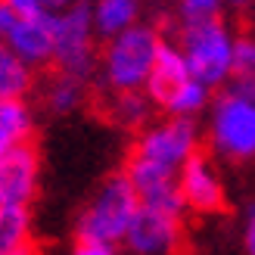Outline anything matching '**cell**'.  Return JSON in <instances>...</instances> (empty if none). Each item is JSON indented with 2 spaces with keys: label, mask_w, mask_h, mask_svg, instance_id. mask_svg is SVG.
<instances>
[{
  "label": "cell",
  "mask_w": 255,
  "mask_h": 255,
  "mask_svg": "<svg viewBox=\"0 0 255 255\" xmlns=\"http://www.w3.org/2000/svg\"><path fill=\"white\" fill-rule=\"evenodd\" d=\"M31 215L28 206H0V255L28 252Z\"/></svg>",
  "instance_id": "obj_16"
},
{
  "label": "cell",
  "mask_w": 255,
  "mask_h": 255,
  "mask_svg": "<svg viewBox=\"0 0 255 255\" xmlns=\"http://www.w3.org/2000/svg\"><path fill=\"white\" fill-rule=\"evenodd\" d=\"M31 84H34V66L0 41V97L3 100L28 97Z\"/></svg>",
  "instance_id": "obj_15"
},
{
  "label": "cell",
  "mask_w": 255,
  "mask_h": 255,
  "mask_svg": "<svg viewBox=\"0 0 255 255\" xmlns=\"http://www.w3.org/2000/svg\"><path fill=\"white\" fill-rule=\"evenodd\" d=\"M255 3V0H224V6H231V9H249Z\"/></svg>",
  "instance_id": "obj_27"
},
{
  "label": "cell",
  "mask_w": 255,
  "mask_h": 255,
  "mask_svg": "<svg viewBox=\"0 0 255 255\" xmlns=\"http://www.w3.org/2000/svg\"><path fill=\"white\" fill-rule=\"evenodd\" d=\"M94 28L100 41H109L122 31H128L131 25L140 22L143 16V0H94Z\"/></svg>",
  "instance_id": "obj_13"
},
{
  "label": "cell",
  "mask_w": 255,
  "mask_h": 255,
  "mask_svg": "<svg viewBox=\"0 0 255 255\" xmlns=\"http://www.w3.org/2000/svg\"><path fill=\"white\" fill-rule=\"evenodd\" d=\"M162 41H165L162 31L146 22H137L128 31L103 41L106 47L100 53V84L109 94L143 91Z\"/></svg>",
  "instance_id": "obj_2"
},
{
  "label": "cell",
  "mask_w": 255,
  "mask_h": 255,
  "mask_svg": "<svg viewBox=\"0 0 255 255\" xmlns=\"http://www.w3.org/2000/svg\"><path fill=\"white\" fill-rule=\"evenodd\" d=\"M224 0H177V19L181 22H196V19H212L221 16Z\"/></svg>",
  "instance_id": "obj_21"
},
{
  "label": "cell",
  "mask_w": 255,
  "mask_h": 255,
  "mask_svg": "<svg viewBox=\"0 0 255 255\" xmlns=\"http://www.w3.org/2000/svg\"><path fill=\"white\" fill-rule=\"evenodd\" d=\"M125 174L131 177V184L140 196V206H152V209H165L174 215L187 212V202L181 193V181L177 171L168 165H159L140 152H131V159L125 165Z\"/></svg>",
  "instance_id": "obj_8"
},
{
  "label": "cell",
  "mask_w": 255,
  "mask_h": 255,
  "mask_svg": "<svg viewBox=\"0 0 255 255\" xmlns=\"http://www.w3.org/2000/svg\"><path fill=\"white\" fill-rule=\"evenodd\" d=\"M9 50L31 62L34 69L53 62V44H56V12H41V16H19L12 31L3 41Z\"/></svg>",
  "instance_id": "obj_11"
},
{
  "label": "cell",
  "mask_w": 255,
  "mask_h": 255,
  "mask_svg": "<svg viewBox=\"0 0 255 255\" xmlns=\"http://www.w3.org/2000/svg\"><path fill=\"white\" fill-rule=\"evenodd\" d=\"M181 237H184V215L137 206L125 234V246L134 255H171L181 246Z\"/></svg>",
  "instance_id": "obj_7"
},
{
  "label": "cell",
  "mask_w": 255,
  "mask_h": 255,
  "mask_svg": "<svg viewBox=\"0 0 255 255\" xmlns=\"http://www.w3.org/2000/svg\"><path fill=\"white\" fill-rule=\"evenodd\" d=\"M97 28H94V9L87 0H75L72 6L56 12V44H53V66L59 72L78 75L91 81L100 69L97 53Z\"/></svg>",
  "instance_id": "obj_5"
},
{
  "label": "cell",
  "mask_w": 255,
  "mask_h": 255,
  "mask_svg": "<svg viewBox=\"0 0 255 255\" xmlns=\"http://www.w3.org/2000/svg\"><path fill=\"white\" fill-rule=\"evenodd\" d=\"M209 143L227 162L255 159V97L227 81L209 106Z\"/></svg>",
  "instance_id": "obj_3"
},
{
  "label": "cell",
  "mask_w": 255,
  "mask_h": 255,
  "mask_svg": "<svg viewBox=\"0 0 255 255\" xmlns=\"http://www.w3.org/2000/svg\"><path fill=\"white\" fill-rule=\"evenodd\" d=\"M177 181H181V193L187 202V212L196 215H212L224 209V187L221 177L215 171L212 159L206 152H193L177 171Z\"/></svg>",
  "instance_id": "obj_10"
},
{
  "label": "cell",
  "mask_w": 255,
  "mask_h": 255,
  "mask_svg": "<svg viewBox=\"0 0 255 255\" xmlns=\"http://www.w3.org/2000/svg\"><path fill=\"white\" fill-rule=\"evenodd\" d=\"M19 22V12L12 9L6 0H0V41H6V34L12 31V25Z\"/></svg>",
  "instance_id": "obj_22"
},
{
  "label": "cell",
  "mask_w": 255,
  "mask_h": 255,
  "mask_svg": "<svg viewBox=\"0 0 255 255\" xmlns=\"http://www.w3.org/2000/svg\"><path fill=\"white\" fill-rule=\"evenodd\" d=\"M231 78H255V37L243 34L234 41V75Z\"/></svg>",
  "instance_id": "obj_20"
},
{
  "label": "cell",
  "mask_w": 255,
  "mask_h": 255,
  "mask_svg": "<svg viewBox=\"0 0 255 255\" xmlns=\"http://www.w3.org/2000/svg\"><path fill=\"white\" fill-rule=\"evenodd\" d=\"M190 62L184 56V50L177 47L174 41H162L159 47V56L152 62V72L143 84V91L149 94V100L156 103V109H165V103L171 100V94L190 78Z\"/></svg>",
  "instance_id": "obj_12"
},
{
  "label": "cell",
  "mask_w": 255,
  "mask_h": 255,
  "mask_svg": "<svg viewBox=\"0 0 255 255\" xmlns=\"http://www.w3.org/2000/svg\"><path fill=\"white\" fill-rule=\"evenodd\" d=\"M0 131H3L12 143H25V140L34 134V112L25 103V97L3 100V103H0Z\"/></svg>",
  "instance_id": "obj_19"
},
{
  "label": "cell",
  "mask_w": 255,
  "mask_h": 255,
  "mask_svg": "<svg viewBox=\"0 0 255 255\" xmlns=\"http://www.w3.org/2000/svg\"><path fill=\"white\" fill-rule=\"evenodd\" d=\"M137 206H140V196L125 171L106 177V184L97 190L94 202L78 215L72 252L116 255L119 246H125V234H128V224H131Z\"/></svg>",
  "instance_id": "obj_1"
},
{
  "label": "cell",
  "mask_w": 255,
  "mask_h": 255,
  "mask_svg": "<svg viewBox=\"0 0 255 255\" xmlns=\"http://www.w3.org/2000/svg\"><path fill=\"white\" fill-rule=\"evenodd\" d=\"M0 103H3V97H0Z\"/></svg>",
  "instance_id": "obj_28"
},
{
  "label": "cell",
  "mask_w": 255,
  "mask_h": 255,
  "mask_svg": "<svg viewBox=\"0 0 255 255\" xmlns=\"http://www.w3.org/2000/svg\"><path fill=\"white\" fill-rule=\"evenodd\" d=\"M84 91H87L84 78L56 69L44 84V103L53 116H69V112H75L84 103Z\"/></svg>",
  "instance_id": "obj_14"
},
{
  "label": "cell",
  "mask_w": 255,
  "mask_h": 255,
  "mask_svg": "<svg viewBox=\"0 0 255 255\" xmlns=\"http://www.w3.org/2000/svg\"><path fill=\"white\" fill-rule=\"evenodd\" d=\"M234 41L231 28L221 22V16L181 22L174 34V44L184 50L190 62V72L209 87H224L234 75Z\"/></svg>",
  "instance_id": "obj_4"
},
{
  "label": "cell",
  "mask_w": 255,
  "mask_h": 255,
  "mask_svg": "<svg viewBox=\"0 0 255 255\" xmlns=\"http://www.w3.org/2000/svg\"><path fill=\"white\" fill-rule=\"evenodd\" d=\"M12 146H16V143H12V140H9V137H6L3 131H0V159H3V156H6V152L12 149Z\"/></svg>",
  "instance_id": "obj_26"
},
{
  "label": "cell",
  "mask_w": 255,
  "mask_h": 255,
  "mask_svg": "<svg viewBox=\"0 0 255 255\" xmlns=\"http://www.w3.org/2000/svg\"><path fill=\"white\" fill-rule=\"evenodd\" d=\"M212 91L215 87H209L206 81H199L196 75H190V78L171 94V100L165 103L162 112L165 116H190V119H196L199 112H206L212 106Z\"/></svg>",
  "instance_id": "obj_17"
},
{
  "label": "cell",
  "mask_w": 255,
  "mask_h": 255,
  "mask_svg": "<svg viewBox=\"0 0 255 255\" xmlns=\"http://www.w3.org/2000/svg\"><path fill=\"white\" fill-rule=\"evenodd\" d=\"M41 159L37 149L25 140L0 159V206H28L37 193Z\"/></svg>",
  "instance_id": "obj_9"
},
{
  "label": "cell",
  "mask_w": 255,
  "mask_h": 255,
  "mask_svg": "<svg viewBox=\"0 0 255 255\" xmlns=\"http://www.w3.org/2000/svg\"><path fill=\"white\" fill-rule=\"evenodd\" d=\"M156 103L149 100L146 91H125V94H112V119L122 128H146L152 119Z\"/></svg>",
  "instance_id": "obj_18"
},
{
  "label": "cell",
  "mask_w": 255,
  "mask_h": 255,
  "mask_svg": "<svg viewBox=\"0 0 255 255\" xmlns=\"http://www.w3.org/2000/svg\"><path fill=\"white\" fill-rule=\"evenodd\" d=\"M75 0H44V6L50 9V12H59V9H66V6H72Z\"/></svg>",
  "instance_id": "obj_25"
},
{
  "label": "cell",
  "mask_w": 255,
  "mask_h": 255,
  "mask_svg": "<svg viewBox=\"0 0 255 255\" xmlns=\"http://www.w3.org/2000/svg\"><path fill=\"white\" fill-rule=\"evenodd\" d=\"M243 249L255 255V206L246 212V224H243Z\"/></svg>",
  "instance_id": "obj_24"
},
{
  "label": "cell",
  "mask_w": 255,
  "mask_h": 255,
  "mask_svg": "<svg viewBox=\"0 0 255 255\" xmlns=\"http://www.w3.org/2000/svg\"><path fill=\"white\" fill-rule=\"evenodd\" d=\"M6 3L19 12V16H41V12H47L44 0H6Z\"/></svg>",
  "instance_id": "obj_23"
},
{
  "label": "cell",
  "mask_w": 255,
  "mask_h": 255,
  "mask_svg": "<svg viewBox=\"0 0 255 255\" xmlns=\"http://www.w3.org/2000/svg\"><path fill=\"white\" fill-rule=\"evenodd\" d=\"M199 143H202V131H199L196 119L168 116L162 122H149L143 128V134L137 137L134 152L181 171V165L193 156V152H199Z\"/></svg>",
  "instance_id": "obj_6"
}]
</instances>
